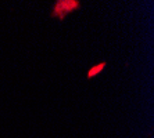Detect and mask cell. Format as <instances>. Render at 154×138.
Returning a JSON list of instances; mask_svg holds the SVG:
<instances>
[{"instance_id": "1", "label": "cell", "mask_w": 154, "mask_h": 138, "mask_svg": "<svg viewBox=\"0 0 154 138\" xmlns=\"http://www.w3.org/2000/svg\"><path fill=\"white\" fill-rule=\"evenodd\" d=\"M81 7V3L76 0H58L53 6V11H51V17L58 18V19H64L65 15H68L69 13L78 10Z\"/></svg>"}, {"instance_id": "2", "label": "cell", "mask_w": 154, "mask_h": 138, "mask_svg": "<svg viewBox=\"0 0 154 138\" xmlns=\"http://www.w3.org/2000/svg\"><path fill=\"white\" fill-rule=\"evenodd\" d=\"M106 65H107L106 62H101V64H97V65H94V66H92L89 71H88V75H86L88 79H92V78H94V76H97V75L106 68Z\"/></svg>"}]
</instances>
